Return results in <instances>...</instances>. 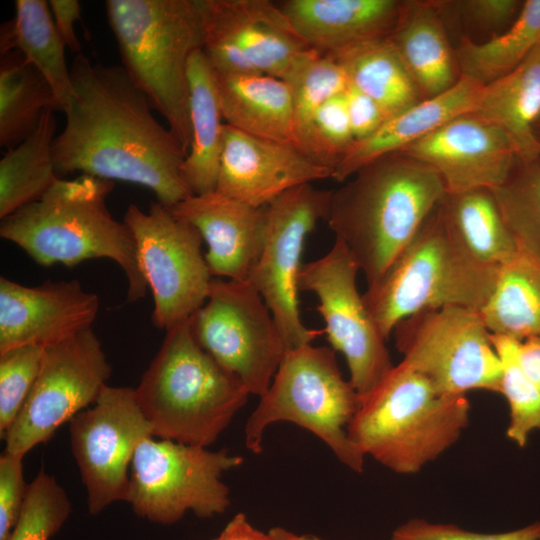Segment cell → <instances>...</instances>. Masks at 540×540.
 I'll return each instance as SVG.
<instances>
[{
	"label": "cell",
	"mask_w": 540,
	"mask_h": 540,
	"mask_svg": "<svg viewBox=\"0 0 540 540\" xmlns=\"http://www.w3.org/2000/svg\"><path fill=\"white\" fill-rule=\"evenodd\" d=\"M70 75L73 97L52 144L58 176L81 172L142 185L166 207L194 195L182 176L187 153L123 66L79 53Z\"/></svg>",
	"instance_id": "1"
},
{
	"label": "cell",
	"mask_w": 540,
	"mask_h": 540,
	"mask_svg": "<svg viewBox=\"0 0 540 540\" xmlns=\"http://www.w3.org/2000/svg\"><path fill=\"white\" fill-rule=\"evenodd\" d=\"M446 191L437 173L401 152L360 168L332 191L326 220L375 282L413 239Z\"/></svg>",
	"instance_id": "2"
},
{
	"label": "cell",
	"mask_w": 540,
	"mask_h": 540,
	"mask_svg": "<svg viewBox=\"0 0 540 540\" xmlns=\"http://www.w3.org/2000/svg\"><path fill=\"white\" fill-rule=\"evenodd\" d=\"M113 188V181L87 174L59 178L40 200L1 219L0 236L42 266L111 259L127 278V301L135 302L146 295L148 284L129 227L106 206Z\"/></svg>",
	"instance_id": "3"
},
{
	"label": "cell",
	"mask_w": 540,
	"mask_h": 540,
	"mask_svg": "<svg viewBox=\"0 0 540 540\" xmlns=\"http://www.w3.org/2000/svg\"><path fill=\"white\" fill-rule=\"evenodd\" d=\"M135 389L153 436L207 448L250 395L242 381L196 342L189 318L165 330Z\"/></svg>",
	"instance_id": "4"
},
{
	"label": "cell",
	"mask_w": 540,
	"mask_h": 540,
	"mask_svg": "<svg viewBox=\"0 0 540 540\" xmlns=\"http://www.w3.org/2000/svg\"><path fill=\"white\" fill-rule=\"evenodd\" d=\"M105 8L123 68L188 153V67L204 39L198 0H108Z\"/></svg>",
	"instance_id": "5"
},
{
	"label": "cell",
	"mask_w": 540,
	"mask_h": 540,
	"mask_svg": "<svg viewBox=\"0 0 540 540\" xmlns=\"http://www.w3.org/2000/svg\"><path fill=\"white\" fill-rule=\"evenodd\" d=\"M466 395L439 393L404 362L360 400L347 432L365 455L399 474H414L454 445L469 424Z\"/></svg>",
	"instance_id": "6"
},
{
	"label": "cell",
	"mask_w": 540,
	"mask_h": 540,
	"mask_svg": "<svg viewBox=\"0 0 540 540\" xmlns=\"http://www.w3.org/2000/svg\"><path fill=\"white\" fill-rule=\"evenodd\" d=\"M499 269L467 251L439 203L362 297L388 339L400 321L423 310L461 306L481 311L493 294Z\"/></svg>",
	"instance_id": "7"
},
{
	"label": "cell",
	"mask_w": 540,
	"mask_h": 540,
	"mask_svg": "<svg viewBox=\"0 0 540 540\" xmlns=\"http://www.w3.org/2000/svg\"><path fill=\"white\" fill-rule=\"evenodd\" d=\"M359 406L360 397L343 377L332 348L306 344L287 350L270 387L247 419L245 447L261 453L266 428L291 422L312 432L342 464L361 473L365 455L347 432Z\"/></svg>",
	"instance_id": "8"
},
{
	"label": "cell",
	"mask_w": 540,
	"mask_h": 540,
	"mask_svg": "<svg viewBox=\"0 0 540 540\" xmlns=\"http://www.w3.org/2000/svg\"><path fill=\"white\" fill-rule=\"evenodd\" d=\"M242 463L227 449L149 437L133 456L126 502L139 517L158 524H173L188 511L202 519L215 517L230 505L222 475Z\"/></svg>",
	"instance_id": "9"
},
{
	"label": "cell",
	"mask_w": 540,
	"mask_h": 540,
	"mask_svg": "<svg viewBox=\"0 0 540 540\" xmlns=\"http://www.w3.org/2000/svg\"><path fill=\"white\" fill-rule=\"evenodd\" d=\"M402 362L445 395L499 393L502 366L480 311L445 306L417 312L393 330Z\"/></svg>",
	"instance_id": "10"
},
{
	"label": "cell",
	"mask_w": 540,
	"mask_h": 540,
	"mask_svg": "<svg viewBox=\"0 0 540 540\" xmlns=\"http://www.w3.org/2000/svg\"><path fill=\"white\" fill-rule=\"evenodd\" d=\"M199 346L261 397L287 351L275 319L247 281L212 278L206 302L189 317Z\"/></svg>",
	"instance_id": "11"
},
{
	"label": "cell",
	"mask_w": 540,
	"mask_h": 540,
	"mask_svg": "<svg viewBox=\"0 0 540 540\" xmlns=\"http://www.w3.org/2000/svg\"><path fill=\"white\" fill-rule=\"evenodd\" d=\"M123 222L134 237L139 267L153 295V324L166 330L187 320L206 302L213 278L201 251V234L159 202L148 212L130 204Z\"/></svg>",
	"instance_id": "12"
},
{
	"label": "cell",
	"mask_w": 540,
	"mask_h": 540,
	"mask_svg": "<svg viewBox=\"0 0 540 540\" xmlns=\"http://www.w3.org/2000/svg\"><path fill=\"white\" fill-rule=\"evenodd\" d=\"M332 190L311 183L283 193L265 206L261 254L248 281L270 309L287 350L311 344L324 330L306 327L299 310L298 276L306 237L326 220Z\"/></svg>",
	"instance_id": "13"
},
{
	"label": "cell",
	"mask_w": 540,
	"mask_h": 540,
	"mask_svg": "<svg viewBox=\"0 0 540 540\" xmlns=\"http://www.w3.org/2000/svg\"><path fill=\"white\" fill-rule=\"evenodd\" d=\"M111 366L92 328L44 348L34 385L3 436L5 452L24 457L66 422L94 404Z\"/></svg>",
	"instance_id": "14"
},
{
	"label": "cell",
	"mask_w": 540,
	"mask_h": 540,
	"mask_svg": "<svg viewBox=\"0 0 540 540\" xmlns=\"http://www.w3.org/2000/svg\"><path fill=\"white\" fill-rule=\"evenodd\" d=\"M360 271L354 257L338 239L322 257L302 264L299 291L314 293L316 310L325 323L331 348L342 353L349 381L360 400L371 393L392 370L394 364L387 339L371 317L356 285Z\"/></svg>",
	"instance_id": "15"
},
{
	"label": "cell",
	"mask_w": 540,
	"mask_h": 540,
	"mask_svg": "<svg viewBox=\"0 0 540 540\" xmlns=\"http://www.w3.org/2000/svg\"><path fill=\"white\" fill-rule=\"evenodd\" d=\"M203 52L216 73L264 74L282 80L311 49L278 3L198 0Z\"/></svg>",
	"instance_id": "16"
},
{
	"label": "cell",
	"mask_w": 540,
	"mask_h": 540,
	"mask_svg": "<svg viewBox=\"0 0 540 540\" xmlns=\"http://www.w3.org/2000/svg\"><path fill=\"white\" fill-rule=\"evenodd\" d=\"M71 449L96 515L127 500L129 469L139 444L153 436L135 389L106 385L96 402L69 422Z\"/></svg>",
	"instance_id": "17"
},
{
	"label": "cell",
	"mask_w": 540,
	"mask_h": 540,
	"mask_svg": "<svg viewBox=\"0 0 540 540\" xmlns=\"http://www.w3.org/2000/svg\"><path fill=\"white\" fill-rule=\"evenodd\" d=\"M401 153L433 169L447 194L499 187L518 158L507 133L476 112L451 119Z\"/></svg>",
	"instance_id": "18"
},
{
	"label": "cell",
	"mask_w": 540,
	"mask_h": 540,
	"mask_svg": "<svg viewBox=\"0 0 540 540\" xmlns=\"http://www.w3.org/2000/svg\"><path fill=\"white\" fill-rule=\"evenodd\" d=\"M100 301L78 280L29 287L0 278V353L24 345L48 347L92 328Z\"/></svg>",
	"instance_id": "19"
},
{
	"label": "cell",
	"mask_w": 540,
	"mask_h": 540,
	"mask_svg": "<svg viewBox=\"0 0 540 540\" xmlns=\"http://www.w3.org/2000/svg\"><path fill=\"white\" fill-rule=\"evenodd\" d=\"M332 169L298 148L224 128L216 190L254 208L267 206L288 190L331 178Z\"/></svg>",
	"instance_id": "20"
},
{
	"label": "cell",
	"mask_w": 540,
	"mask_h": 540,
	"mask_svg": "<svg viewBox=\"0 0 540 540\" xmlns=\"http://www.w3.org/2000/svg\"><path fill=\"white\" fill-rule=\"evenodd\" d=\"M168 208L201 234L213 278L248 280L263 247L265 207L254 208L212 191L191 195Z\"/></svg>",
	"instance_id": "21"
},
{
	"label": "cell",
	"mask_w": 540,
	"mask_h": 540,
	"mask_svg": "<svg viewBox=\"0 0 540 540\" xmlns=\"http://www.w3.org/2000/svg\"><path fill=\"white\" fill-rule=\"evenodd\" d=\"M313 50L329 55L388 37L401 10L397 0H286L278 3Z\"/></svg>",
	"instance_id": "22"
},
{
	"label": "cell",
	"mask_w": 540,
	"mask_h": 540,
	"mask_svg": "<svg viewBox=\"0 0 540 540\" xmlns=\"http://www.w3.org/2000/svg\"><path fill=\"white\" fill-rule=\"evenodd\" d=\"M483 85L461 76L446 92L419 101L390 117L368 138L354 141L333 169L331 178L345 182L368 163L401 152L451 119L475 112Z\"/></svg>",
	"instance_id": "23"
},
{
	"label": "cell",
	"mask_w": 540,
	"mask_h": 540,
	"mask_svg": "<svg viewBox=\"0 0 540 540\" xmlns=\"http://www.w3.org/2000/svg\"><path fill=\"white\" fill-rule=\"evenodd\" d=\"M388 38L423 99L446 92L460 79L455 49L435 1H402Z\"/></svg>",
	"instance_id": "24"
},
{
	"label": "cell",
	"mask_w": 540,
	"mask_h": 540,
	"mask_svg": "<svg viewBox=\"0 0 540 540\" xmlns=\"http://www.w3.org/2000/svg\"><path fill=\"white\" fill-rule=\"evenodd\" d=\"M215 76L227 125L299 149L292 95L284 80L264 74L215 72Z\"/></svg>",
	"instance_id": "25"
},
{
	"label": "cell",
	"mask_w": 540,
	"mask_h": 540,
	"mask_svg": "<svg viewBox=\"0 0 540 540\" xmlns=\"http://www.w3.org/2000/svg\"><path fill=\"white\" fill-rule=\"evenodd\" d=\"M191 143L182 176L194 195L216 190L224 142L215 71L203 50L196 51L188 67Z\"/></svg>",
	"instance_id": "26"
},
{
	"label": "cell",
	"mask_w": 540,
	"mask_h": 540,
	"mask_svg": "<svg viewBox=\"0 0 540 540\" xmlns=\"http://www.w3.org/2000/svg\"><path fill=\"white\" fill-rule=\"evenodd\" d=\"M475 112L507 133L519 160L540 158L534 135L540 118V44L511 72L483 86Z\"/></svg>",
	"instance_id": "27"
},
{
	"label": "cell",
	"mask_w": 540,
	"mask_h": 540,
	"mask_svg": "<svg viewBox=\"0 0 540 540\" xmlns=\"http://www.w3.org/2000/svg\"><path fill=\"white\" fill-rule=\"evenodd\" d=\"M65 44L45 0H16L14 18L0 28V54L17 50L49 82L62 112L68 108L73 87L65 59Z\"/></svg>",
	"instance_id": "28"
},
{
	"label": "cell",
	"mask_w": 540,
	"mask_h": 540,
	"mask_svg": "<svg viewBox=\"0 0 540 540\" xmlns=\"http://www.w3.org/2000/svg\"><path fill=\"white\" fill-rule=\"evenodd\" d=\"M343 68L349 85L376 101L388 119L423 100L388 37L329 54Z\"/></svg>",
	"instance_id": "29"
},
{
	"label": "cell",
	"mask_w": 540,
	"mask_h": 540,
	"mask_svg": "<svg viewBox=\"0 0 540 540\" xmlns=\"http://www.w3.org/2000/svg\"><path fill=\"white\" fill-rule=\"evenodd\" d=\"M53 110H45L37 127L0 161V219L40 200L59 179L52 144L57 127Z\"/></svg>",
	"instance_id": "30"
},
{
	"label": "cell",
	"mask_w": 540,
	"mask_h": 540,
	"mask_svg": "<svg viewBox=\"0 0 540 540\" xmlns=\"http://www.w3.org/2000/svg\"><path fill=\"white\" fill-rule=\"evenodd\" d=\"M480 313L492 334L519 342L540 338V261L519 251L501 266L493 294Z\"/></svg>",
	"instance_id": "31"
},
{
	"label": "cell",
	"mask_w": 540,
	"mask_h": 540,
	"mask_svg": "<svg viewBox=\"0 0 540 540\" xmlns=\"http://www.w3.org/2000/svg\"><path fill=\"white\" fill-rule=\"evenodd\" d=\"M440 204L458 239L476 260L501 267L516 257V241L492 190L445 193Z\"/></svg>",
	"instance_id": "32"
},
{
	"label": "cell",
	"mask_w": 540,
	"mask_h": 540,
	"mask_svg": "<svg viewBox=\"0 0 540 540\" xmlns=\"http://www.w3.org/2000/svg\"><path fill=\"white\" fill-rule=\"evenodd\" d=\"M62 111L42 73L13 50L0 61V145L13 148L37 127L45 110Z\"/></svg>",
	"instance_id": "33"
},
{
	"label": "cell",
	"mask_w": 540,
	"mask_h": 540,
	"mask_svg": "<svg viewBox=\"0 0 540 540\" xmlns=\"http://www.w3.org/2000/svg\"><path fill=\"white\" fill-rule=\"evenodd\" d=\"M539 44L540 0H526L501 34L479 42L462 37L455 49L460 74L485 86L515 69Z\"/></svg>",
	"instance_id": "34"
},
{
	"label": "cell",
	"mask_w": 540,
	"mask_h": 540,
	"mask_svg": "<svg viewBox=\"0 0 540 540\" xmlns=\"http://www.w3.org/2000/svg\"><path fill=\"white\" fill-rule=\"evenodd\" d=\"M518 251L540 261V158L517 161L492 190Z\"/></svg>",
	"instance_id": "35"
},
{
	"label": "cell",
	"mask_w": 540,
	"mask_h": 540,
	"mask_svg": "<svg viewBox=\"0 0 540 540\" xmlns=\"http://www.w3.org/2000/svg\"><path fill=\"white\" fill-rule=\"evenodd\" d=\"M285 82L293 100L299 149L315 112L349 86L341 65L331 56L313 50L290 73Z\"/></svg>",
	"instance_id": "36"
},
{
	"label": "cell",
	"mask_w": 540,
	"mask_h": 540,
	"mask_svg": "<svg viewBox=\"0 0 540 540\" xmlns=\"http://www.w3.org/2000/svg\"><path fill=\"white\" fill-rule=\"evenodd\" d=\"M491 340L502 366L499 393L505 396L510 411L506 434L524 447L530 433L540 429V393L520 366L519 341L492 333Z\"/></svg>",
	"instance_id": "37"
},
{
	"label": "cell",
	"mask_w": 540,
	"mask_h": 540,
	"mask_svg": "<svg viewBox=\"0 0 540 540\" xmlns=\"http://www.w3.org/2000/svg\"><path fill=\"white\" fill-rule=\"evenodd\" d=\"M70 513L66 491L42 469L28 484L19 518L8 540H50Z\"/></svg>",
	"instance_id": "38"
},
{
	"label": "cell",
	"mask_w": 540,
	"mask_h": 540,
	"mask_svg": "<svg viewBox=\"0 0 540 540\" xmlns=\"http://www.w3.org/2000/svg\"><path fill=\"white\" fill-rule=\"evenodd\" d=\"M354 141L344 92L329 99L315 112L301 140L300 150L333 172Z\"/></svg>",
	"instance_id": "39"
},
{
	"label": "cell",
	"mask_w": 540,
	"mask_h": 540,
	"mask_svg": "<svg viewBox=\"0 0 540 540\" xmlns=\"http://www.w3.org/2000/svg\"><path fill=\"white\" fill-rule=\"evenodd\" d=\"M44 347L24 345L0 353V437L22 409L40 370Z\"/></svg>",
	"instance_id": "40"
},
{
	"label": "cell",
	"mask_w": 540,
	"mask_h": 540,
	"mask_svg": "<svg viewBox=\"0 0 540 540\" xmlns=\"http://www.w3.org/2000/svg\"><path fill=\"white\" fill-rule=\"evenodd\" d=\"M438 9L457 15L468 26L495 37L509 28L518 17L523 1L460 0L435 1Z\"/></svg>",
	"instance_id": "41"
},
{
	"label": "cell",
	"mask_w": 540,
	"mask_h": 540,
	"mask_svg": "<svg viewBox=\"0 0 540 540\" xmlns=\"http://www.w3.org/2000/svg\"><path fill=\"white\" fill-rule=\"evenodd\" d=\"M391 540H540V522L502 533H478L452 524L411 519L394 530Z\"/></svg>",
	"instance_id": "42"
},
{
	"label": "cell",
	"mask_w": 540,
	"mask_h": 540,
	"mask_svg": "<svg viewBox=\"0 0 540 540\" xmlns=\"http://www.w3.org/2000/svg\"><path fill=\"white\" fill-rule=\"evenodd\" d=\"M22 460L5 451L0 456V540H8L26 497Z\"/></svg>",
	"instance_id": "43"
},
{
	"label": "cell",
	"mask_w": 540,
	"mask_h": 540,
	"mask_svg": "<svg viewBox=\"0 0 540 540\" xmlns=\"http://www.w3.org/2000/svg\"><path fill=\"white\" fill-rule=\"evenodd\" d=\"M345 100L355 141L368 138L388 120L376 101L350 85Z\"/></svg>",
	"instance_id": "44"
},
{
	"label": "cell",
	"mask_w": 540,
	"mask_h": 540,
	"mask_svg": "<svg viewBox=\"0 0 540 540\" xmlns=\"http://www.w3.org/2000/svg\"><path fill=\"white\" fill-rule=\"evenodd\" d=\"M49 7L56 29L65 47L72 53H81V43L75 32V22L80 19L81 7L77 0H51Z\"/></svg>",
	"instance_id": "45"
},
{
	"label": "cell",
	"mask_w": 540,
	"mask_h": 540,
	"mask_svg": "<svg viewBox=\"0 0 540 540\" xmlns=\"http://www.w3.org/2000/svg\"><path fill=\"white\" fill-rule=\"evenodd\" d=\"M518 360L525 375L540 393V338L532 337L519 342Z\"/></svg>",
	"instance_id": "46"
},
{
	"label": "cell",
	"mask_w": 540,
	"mask_h": 540,
	"mask_svg": "<svg viewBox=\"0 0 540 540\" xmlns=\"http://www.w3.org/2000/svg\"><path fill=\"white\" fill-rule=\"evenodd\" d=\"M212 540H270V536L268 531L263 532L254 527L246 514L238 513Z\"/></svg>",
	"instance_id": "47"
},
{
	"label": "cell",
	"mask_w": 540,
	"mask_h": 540,
	"mask_svg": "<svg viewBox=\"0 0 540 540\" xmlns=\"http://www.w3.org/2000/svg\"><path fill=\"white\" fill-rule=\"evenodd\" d=\"M268 532L270 540H326L311 534H298L283 527H273Z\"/></svg>",
	"instance_id": "48"
},
{
	"label": "cell",
	"mask_w": 540,
	"mask_h": 540,
	"mask_svg": "<svg viewBox=\"0 0 540 540\" xmlns=\"http://www.w3.org/2000/svg\"><path fill=\"white\" fill-rule=\"evenodd\" d=\"M534 135L539 147V156H540V118L538 119L535 128H534Z\"/></svg>",
	"instance_id": "49"
}]
</instances>
